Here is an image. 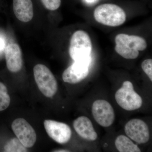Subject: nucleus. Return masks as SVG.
<instances>
[{
    "label": "nucleus",
    "instance_id": "nucleus-1",
    "mask_svg": "<svg viewBox=\"0 0 152 152\" xmlns=\"http://www.w3.org/2000/svg\"><path fill=\"white\" fill-rule=\"evenodd\" d=\"M115 42V50L117 53L127 59L137 58L139 55V51L144 50L148 46L144 38L125 34L117 35Z\"/></svg>",
    "mask_w": 152,
    "mask_h": 152
},
{
    "label": "nucleus",
    "instance_id": "nucleus-2",
    "mask_svg": "<svg viewBox=\"0 0 152 152\" xmlns=\"http://www.w3.org/2000/svg\"><path fill=\"white\" fill-rule=\"evenodd\" d=\"M94 17L99 23L111 27L123 24L126 21V15L119 6L106 4L98 6L94 12Z\"/></svg>",
    "mask_w": 152,
    "mask_h": 152
},
{
    "label": "nucleus",
    "instance_id": "nucleus-3",
    "mask_svg": "<svg viewBox=\"0 0 152 152\" xmlns=\"http://www.w3.org/2000/svg\"><path fill=\"white\" fill-rule=\"evenodd\" d=\"M92 44L89 36L85 31L78 30L71 37L69 53L75 61L91 58V53Z\"/></svg>",
    "mask_w": 152,
    "mask_h": 152
},
{
    "label": "nucleus",
    "instance_id": "nucleus-4",
    "mask_svg": "<svg viewBox=\"0 0 152 152\" xmlns=\"http://www.w3.org/2000/svg\"><path fill=\"white\" fill-rule=\"evenodd\" d=\"M35 80L39 89L47 97L51 98L58 90L56 78L50 70L44 65L39 64L34 67Z\"/></svg>",
    "mask_w": 152,
    "mask_h": 152
},
{
    "label": "nucleus",
    "instance_id": "nucleus-5",
    "mask_svg": "<svg viewBox=\"0 0 152 152\" xmlns=\"http://www.w3.org/2000/svg\"><path fill=\"white\" fill-rule=\"evenodd\" d=\"M115 98L118 104L126 110H137L142 104V98L135 91L132 83L129 81L123 83L122 86L116 93Z\"/></svg>",
    "mask_w": 152,
    "mask_h": 152
},
{
    "label": "nucleus",
    "instance_id": "nucleus-6",
    "mask_svg": "<svg viewBox=\"0 0 152 152\" xmlns=\"http://www.w3.org/2000/svg\"><path fill=\"white\" fill-rule=\"evenodd\" d=\"M14 133L21 142L26 148L33 147L37 140V135L32 127L22 118L14 120L12 125Z\"/></svg>",
    "mask_w": 152,
    "mask_h": 152
},
{
    "label": "nucleus",
    "instance_id": "nucleus-7",
    "mask_svg": "<svg viewBox=\"0 0 152 152\" xmlns=\"http://www.w3.org/2000/svg\"><path fill=\"white\" fill-rule=\"evenodd\" d=\"M92 112L96 121L104 127H108L115 120L113 108L110 103L104 100H97L93 104Z\"/></svg>",
    "mask_w": 152,
    "mask_h": 152
},
{
    "label": "nucleus",
    "instance_id": "nucleus-8",
    "mask_svg": "<svg viewBox=\"0 0 152 152\" xmlns=\"http://www.w3.org/2000/svg\"><path fill=\"white\" fill-rule=\"evenodd\" d=\"M125 133L131 140L138 144H145L150 139L149 129L145 122L139 119L130 120L125 126Z\"/></svg>",
    "mask_w": 152,
    "mask_h": 152
},
{
    "label": "nucleus",
    "instance_id": "nucleus-9",
    "mask_svg": "<svg viewBox=\"0 0 152 152\" xmlns=\"http://www.w3.org/2000/svg\"><path fill=\"white\" fill-rule=\"evenodd\" d=\"M91 62V59L74 62L63 72L64 81L74 84L84 80L89 73V66Z\"/></svg>",
    "mask_w": 152,
    "mask_h": 152
},
{
    "label": "nucleus",
    "instance_id": "nucleus-10",
    "mask_svg": "<svg viewBox=\"0 0 152 152\" xmlns=\"http://www.w3.org/2000/svg\"><path fill=\"white\" fill-rule=\"evenodd\" d=\"M44 126L48 135L58 143H66L70 140L71 128L65 123L50 120L44 121Z\"/></svg>",
    "mask_w": 152,
    "mask_h": 152
},
{
    "label": "nucleus",
    "instance_id": "nucleus-11",
    "mask_svg": "<svg viewBox=\"0 0 152 152\" xmlns=\"http://www.w3.org/2000/svg\"><path fill=\"white\" fill-rule=\"evenodd\" d=\"M5 56L8 69L12 72L20 70L23 65L22 53L17 44H9L4 48Z\"/></svg>",
    "mask_w": 152,
    "mask_h": 152
},
{
    "label": "nucleus",
    "instance_id": "nucleus-12",
    "mask_svg": "<svg viewBox=\"0 0 152 152\" xmlns=\"http://www.w3.org/2000/svg\"><path fill=\"white\" fill-rule=\"evenodd\" d=\"M73 126L78 134L85 140L93 141L97 138V134L92 123L87 117H78L74 121Z\"/></svg>",
    "mask_w": 152,
    "mask_h": 152
},
{
    "label": "nucleus",
    "instance_id": "nucleus-13",
    "mask_svg": "<svg viewBox=\"0 0 152 152\" xmlns=\"http://www.w3.org/2000/svg\"><path fill=\"white\" fill-rule=\"evenodd\" d=\"M13 11L19 20L29 22L34 17V8L32 0H13Z\"/></svg>",
    "mask_w": 152,
    "mask_h": 152
},
{
    "label": "nucleus",
    "instance_id": "nucleus-14",
    "mask_svg": "<svg viewBox=\"0 0 152 152\" xmlns=\"http://www.w3.org/2000/svg\"><path fill=\"white\" fill-rule=\"evenodd\" d=\"M116 148L120 152H140L141 150L128 137L123 135L118 136L115 141Z\"/></svg>",
    "mask_w": 152,
    "mask_h": 152
},
{
    "label": "nucleus",
    "instance_id": "nucleus-15",
    "mask_svg": "<svg viewBox=\"0 0 152 152\" xmlns=\"http://www.w3.org/2000/svg\"><path fill=\"white\" fill-rule=\"evenodd\" d=\"M5 151L8 152H27L26 148L17 138H14L9 141L4 146Z\"/></svg>",
    "mask_w": 152,
    "mask_h": 152
},
{
    "label": "nucleus",
    "instance_id": "nucleus-16",
    "mask_svg": "<svg viewBox=\"0 0 152 152\" xmlns=\"http://www.w3.org/2000/svg\"><path fill=\"white\" fill-rule=\"evenodd\" d=\"M10 101L7 87L3 83L0 82V111L7 108Z\"/></svg>",
    "mask_w": 152,
    "mask_h": 152
},
{
    "label": "nucleus",
    "instance_id": "nucleus-17",
    "mask_svg": "<svg viewBox=\"0 0 152 152\" xmlns=\"http://www.w3.org/2000/svg\"><path fill=\"white\" fill-rule=\"evenodd\" d=\"M46 8L50 10L54 11L58 9L61 6V0H41Z\"/></svg>",
    "mask_w": 152,
    "mask_h": 152
},
{
    "label": "nucleus",
    "instance_id": "nucleus-18",
    "mask_svg": "<svg viewBox=\"0 0 152 152\" xmlns=\"http://www.w3.org/2000/svg\"><path fill=\"white\" fill-rule=\"evenodd\" d=\"M142 68L143 71L152 81V60L148 59L145 60L142 64Z\"/></svg>",
    "mask_w": 152,
    "mask_h": 152
},
{
    "label": "nucleus",
    "instance_id": "nucleus-19",
    "mask_svg": "<svg viewBox=\"0 0 152 152\" xmlns=\"http://www.w3.org/2000/svg\"><path fill=\"white\" fill-rule=\"evenodd\" d=\"M6 47L5 42L2 38L0 37V51L4 49Z\"/></svg>",
    "mask_w": 152,
    "mask_h": 152
},
{
    "label": "nucleus",
    "instance_id": "nucleus-20",
    "mask_svg": "<svg viewBox=\"0 0 152 152\" xmlns=\"http://www.w3.org/2000/svg\"><path fill=\"white\" fill-rule=\"evenodd\" d=\"M53 152H70L69 151H68V150H64V149H59L57 150H55Z\"/></svg>",
    "mask_w": 152,
    "mask_h": 152
},
{
    "label": "nucleus",
    "instance_id": "nucleus-21",
    "mask_svg": "<svg viewBox=\"0 0 152 152\" xmlns=\"http://www.w3.org/2000/svg\"><path fill=\"white\" fill-rule=\"evenodd\" d=\"M96 1H97V0H86L87 2L90 3L94 2Z\"/></svg>",
    "mask_w": 152,
    "mask_h": 152
}]
</instances>
